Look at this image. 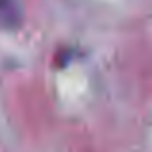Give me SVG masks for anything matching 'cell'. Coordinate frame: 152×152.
Segmentation results:
<instances>
[{"mask_svg":"<svg viewBox=\"0 0 152 152\" xmlns=\"http://www.w3.org/2000/svg\"><path fill=\"white\" fill-rule=\"evenodd\" d=\"M18 19V8L14 0H0V23H12Z\"/></svg>","mask_w":152,"mask_h":152,"instance_id":"1","label":"cell"}]
</instances>
